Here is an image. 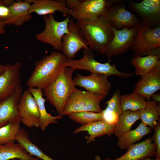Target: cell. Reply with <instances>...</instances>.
Wrapping results in <instances>:
<instances>
[{
	"mask_svg": "<svg viewBox=\"0 0 160 160\" xmlns=\"http://www.w3.org/2000/svg\"><path fill=\"white\" fill-rule=\"evenodd\" d=\"M68 60L63 53L55 51L36 61L34 70L27 82V86L28 88L44 89L66 67Z\"/></svg>",
	"mask_w": 160,
	"mask_h": 160,
	"instance_id": "cell-1",
	"label": "cell"
},
{
	"mask_svg": "<svg viewBox=\"0 0 160 160\" xmlns=\"http://www.w3.org/2000/svg\"><path fill=\"white\" fill-rule=\"evenodd\" d=\"M74 71L65 67L52 83L43 89L47 100L54 107L58 115L63 116L65 104L76 88L72 77Z\"/></svg>",
	"mask_w": 160,
	"mask_h": 160,
	"instance_id": "cell-2",
	"label": "cell"
},
{
	"mask_svg": "<svg viewBox=\"0 0 160 160\" xmlns=\"http://www.w3.org/2000/svg\"><path fill=\"white\" fill-rule=\"evenodd\" d=\"M89 49L105 54L107 47L112 39L111 27L99 18L87 21H77Z\"/></svg>",
	"mask_w": 160,
	"mask_h": 160,
	"instance_id": "cell-3",
	"label": "cell"
},
{
	"mask_svg": "<svg viewBox=\"0 0 160 160\" xmlns=\"http://www.w3.org/2000/svg\"><path fill=\"white\" fill-rule=\"evenodd\" d=\"M84 55L79 60L68 59L66 63V67L74 71L83 70L90 71L92 73L102 74L108 76L115 75L120 78H127L133 76L134 73L123 72L119 71L115 64L111 65L110 62L102 63L98 62L89 48L83 49Z\"/></svg>",
	"mask_w": 160,
	"mask_h": 160,
	"instance_id": "cell-4",
	"label": "cell"
},
{
	"mask_svg": "<svg viewBox=\"0 0 160 160\" xmlns=\"http://www.w3.org/2000/svg\"><path fill=\"white\" fill-rule=\"evenodd\" d=\"M129 49L133 51L134 56H160V27L141 24Z\"/></svg>",
	"mask_w": 160,
	"mask_h": 160,
	"instance_id": "cell-5",
	"label": "cell"
},
{
	"mask_svg": "<svg viewBox=\"0 0 160 160\" xmlns=\"http://www.w3.org/2000/svg\"><path fill=\"white\" fill-rule=\"evenodd\" d=\"M122 1L113 0L99 18L116 29H137L141 24L138 18L126 9L125 2Z\"/></svg>",
	"mask_w": 160,
	"mask_h": 160,
	"instance_id": "cell-6",
	"label": "cell"
},
{
	"mask_svg": "<svg viewBox=\"0 0 160 160\" xmlns=\"http://www.w3.org/2000/svg\"><path fill=\"white\" fill-rule=\"evenodd\" d=\"M105 96L75 88L65 105L63 116L71 113L90 111L102 113L100 103Z\"/></svg>",
	"mask_w": 160,
	"mask_h": 160,
	"instance_id": "cell-7",
	"label": "cell"
},
{
	"mask_svg": "<svg viewBox=\"0 0 160 160\" xmlns=\"http://www.w3.org/2000/svg\"><path fill=\"white\" fill-rule=\"evenodd\" d=\"M70 16L69 14L61 21L56 20L53 14L44 16L43 19L45 24V29L41 33L36 34V39L50 44L57 51H61L62 38L68 31Z\"/></svg>",
	"mask_w": 160,
	"mask_h": 160,
	"instance_id": "cell-8",
	"label": "cell"
},
{
	"mask_svg": "<svg viewBox=\"0 0 160 160\" xmlns=\"http://www.w3.org/2000/svg\"><path fill=\"white\" fill-rule=\"evenodd\" d=\"M113 0H64L70 10L69 14L77 21H87L99 18Z\"/></svg>",
	"mask_w": 160,
	"mask_h": 160,
	"instance_id": "cell-9",
	"label": "cell"
},
{
	"mask_svg": "<svg viewBox=\"0 0 160 160\" xmlns=\"http://www.w3.org/2000/svg\"><path fill=\"white\" fill-rule=\"evenodd\" d=\"M68 30L62 38L61 51L68 59H73L80 49L88 48V45L77 22L71 20Z\"/></svg>",
	"mask_w": 160,
	"mask_h": 160,
	"instance_id": "cell-10",
	"label": "cell"
},
{
	"mask_svg": "<svg viewBox=\"0 0 160 160\" xmlns=\"http://www.w3.org/2000/svg\"><path fill=\"white\" fill-rule=\"evenodd\" d=\"M111 28L113 36L107 47L105 53L109 62L113 57L124 54L129 49L137 29L124 28L118 30Z\"/></svg>",
	"mask_w": 160,
	"mask_h": 160,
	"instance_id": "cell-11",
	"label": "cell"
},
{
	"mask_svg": "<svg viewBox=\"0 0 160 160\" xmlns=\"http://www.w3.org/2000/svg\"><path fill=\"white\" fill-rule=\"evenodd\" d=\"M129 6V9L138 15L141 24L151 27L159 26L160 0H144L140 3L130 1Z\"/></svg>",
	"mask_w": 160,
	"mask_h": 160,
	"instance_id": "cell-12",
	"label": "cell"
},
{
	"mask_svg": "<svg viewBox=\"0 0 160 160\" xmlns=\"http://www.w3.org/2000/svg\"><path fill=\"white\" fill-rule=\"evenodd\" d=\"M18 108L21 122L29 128L39 127L40 114L34 98L27 89L23 92Z\"/></svg>",
	"mask_w": 160,
	"mask_h": 160,
	"instance_id": "cell-13",
	"label": "cell"
},
{
	"mask_svg": "<svg viewBox=\"0 0 160 160\" xmlns=\"http://www.w3.org/2000/svg\"><path fill=\"white\" fill-rule=\"evenodd\" d=\"M108 77L100 73H92L87 76L77 73L73 81L75 86L83 87L87 91L105 97L109 93L111 87Z\"/></svg>",
	"mask_w": 160,
	"mask_h": 160,
	"instance_id": "cell-14",
	"label": "cell"
},
{
	"mask_svg": "<svg viewBox=\"0 0 160 160\" xmlns=\"http://www.w3.org/2000/svg\"><path fill=\"white\" fill-rule=\"evenodd\" d=\"M23 93L19 85L12 95L0 100V128L10 122H21L18 105Z\"/></svg>",
	"mask_w": 160,
	"mask_h": 160,
	"instance_id": "cell-15",
	"label": "cell"
},
{
	"mask_svg": "<svg viewBox=\"0 0 160 160\" xmlns=\"http://www.w3.org/2000/svg\"><path fill=\"white\" fill-rule=\"evenodd\" d=\"M21 65L18 62L9 65L7 69L0 75V100L12 95L20 85Z\"/></svg>",
	"mask_w": 160,
	"mask_h": 160,
	"instance_id": "cell-16",
	"label": "cell"
},
{
	"mask_svg": "<svg viewBox=\"0 0 160 160\" xmlns=\"http://www.w3.org/2000/svg\"><path fill=\"white\" fill-rule=\"evenodd\" d=\"M160 89V65L141 76L135 85L133 92L150 100L152 95Z\"/></svg>",
	"mask_w": 160,
	"mask_h": 160,
	"instance_id": "cell-17",
	"label": "cell"
},
{
	"mask_svg": "<svg viewBox=\"0 0 160 160\" xmlns=\"http://www.w3.org/2000/svg\"><path fill=\"white\" fill-rule=\"evenodd\" d=\"M153 141L152 138L149 137L141 142L130 145L126 152L120 157L106 160H140L156 155V147Z\"/></svg>",
	"mask_w": 160,
	"mask_h": 160,
	"instance_id": "cell-18",
	"label": "cell"
},
{
	"mask_svg": "<svg viewBox=\"0 0 160 160\" xmlns=\"http://www.w3.org/2000/svg\"><path fill=\"white\" fill-rule=\"evenodd\" d=\"M30 4L29 13L34 12L39 15L45 16L53 14L56 11L62 13L66 17L70 10L66 6L63 0H26Z\"/></svg>",
	"mask_w": 160,
	"mask_h": 160,
	"instance_id": "cell-19",
	"label": "cell"
},
{
	"mask_svg": "<svg viewBox=\"0 0 160 160\" xmlns=\"http://www.w3.org/2000/svg\"><path fill=\"white\" fill-rule=\"evenodd\" d=\"M116 125L109 124L103 120L95 121L87 124L81 125L75 129V134L84 131L87 132L88 136H85L87 144L94 141L97 137L105 135L110 136L113 133Z\"/></svg>",
	"mask_w": 160,
	"mask_h": 160,
	"instance_id": "cell-20",
	"label": "cell"
},
{
	"mask_svg": "<svg viewBox=\"0 0 160 160\" xmlns=\"http://www.w3.org/2000/svg\"><path fill=\"white\" fill-rule=\"evenodd\" d=\"M31 4L26 0L15 1L9 7L10 13L4 22L5 25L20 26L31 19L32 16L29 13Z\"/></svg>",
	"mask_w": 160,
	"mask_h": 160,
	"instance_id": "cell-21",
	"label": "cell"
},
{
	"mask_svg": "<svg viewBox=\"0 0 160 160\" xmlns=\"http://www.w3.org/2000/svg\"><path fill=\"white\" fill-rule=\"evenodd\" d=\"M28 89L36 100L39 110L40 121L39 128L42 131L44 132L49 124H57L58 121L57 120L63 118V116L59 115L52 116L47 112L45 105L47 99L43 97V90L33 87H29Z\"/></svg>",
	"mask_w": 160,
	"mask_h": 160,
	"instance_id": "cell-22",
	"label": "cell"
},
{
	"mask_svg": "<svg viewBox=\"0 0 160 160\" xmlns=\"http://www.w3.org/2000/svg\"><path fill=\"white\" fill-rule=\"evenodd\" d=\"M18 159L20 160H39L31 155L17 143L0 145V160Z\"/></svg>",
	"mask_w": 160,
	"mask_h": 160,
	"instance_id": "cell-23",
	"label": "cell"
},
{
	"mask_svg": "<svg viewBox=\"0 0 160 160\" xmlns=\"http://www.w3.org/2000/svg\"><path fill=\"white\" fill-rule=\"evenodd\" d=\"M160 56L149 55L144 56L135 55L131 64L135 68V74L142 76L151 72L160 65Z\"/></svg>",
	"mask_w": 160,
	"mask_h": 160,
	"instance_id": "cell-24",
	"label": "cell"
},
{
	"mask_svg": "<svg viewBox=\"0 0 160 160\" xmlns=\"http://www.w3.org/2000/svg\"><path fill=\"white\" fill-rule=\"evenodd\" d=\"M151 131V128L141 122L135 129L130 130L118 137V145L121 150H127L130 145Z\"/></svg>",
	"mask_w": 160,
	"mask_h": 160,
	"instance_id": "cell-25",
	"label": "cell"
},
{
	"mask_svg": "<svg viewBox=\"0 0 160 160\" xmlns=\"http://www.w3.org/2000/svg\"><path fill=\"white\" fill-rule=\"evenodd\" d=\"M140 119L139 111L122 112L116 124L113 133L117 138L130 130L133 125Z\"/></svg>",
	"mask_w": 160,
	"mask_h": 160,
	"instance_id": "cell-26",
	"label": "cell"
},
{
	"mask_svg": "<svg viewBox=\"0 0 160 160\" xmlns=\"http://www.w3.org/2000/svg\"><path fill=\"white\" fill-rule=\"evenodd\" d=\"M16 141L21 145L31 155L43 160H54L43 152L30 140L28 133L23 128H21L17 135Z\"/></svg>",
	"mask_w": 160,
	"mask_h": 160,
	"instance_id": "cell-27",
	"label": "cell"
},
{
	"mask_svg": "<svg viewBox=\"0 0 160 160\" xmlns=\"http://www.w3.org/2000/svg\"><path fill=\"white\" fill-rule=\"evenodd\" d=\"M120 92L118 89L114 92L111 97L106 101L107 107L102 113L103 119L109 121H117L122 113L120 104Z\"/></svg>",
	"mask_w": 160,
	"mask_h": 160,
	"instance_id": "cell-28",
	"label": "cell"
},
{
	"mask_svg": "<svg viewBox=\"0 0 160 160\" xmlns=\"http://www.w3.org/2000/svg\"><path fill=\"white\" fill-rule=\"evenodd\" d=\"M147 102L146 107L139 111L140 119L141 122L146 126L153 129L159 120L160 106L158 103L153 100H147Z\"/></svg>",
	"mask_w": 160,
	"mask_h": 160,
	"instance_id": "cell-29",
	"label": "cell"
},
{
	"mask_svg": "<svg viewBox=\"0 0 160 160\" xmlns=\"http://www.w3.org/2000/svg\"><path fill=\"white\" fill-rule=\"evenodd\" d=\"M146 99L143 96L134 92L121 95L120 104L122 112L127 110L137 111L145 108L147 104Z\"/></svg>",
	"mask_w": 160,
	"mask_h": 160,
	"instance_id": "cell-30",
	"label": "cell"
},
{
	"mask_svg": "<svg viewBox=\"0 0 160 160\" xmlns=\"http://www.w3.org/2000/svg\"><path fill=\"white\" fill-rule=\"evenodd\" d=\"M20 123L10 122L0 128V145L15 143L21 128Z\"/></svg>",
	"mask_w": 160,
	"mask_h": 160,
	"instance_id": "cell-31",
	"label": "cell"
},
{
	"mask_svg": "<svg viewBox=\"0 0 160 160\" xmlns=\"http://www.w3.org/2000/svg\"><path fill=\"white\" fill-rule=\"evenodd\" d=\"M67 115L71 120L84 125L91 122L103 120L102 113H97L90 111H82L69 113Z\"/></svg>",
	"mask_w": 160,
	"mask_h": 160,
	"instance_id": "cell-32",
	"label": "cell"
},
{
	"mask_svg": "<svg viewBox=\"0 0 160 160\" xmlns=\"http://www.w3.org/2000/svg\"><path fill=\"white\" fill-rule=\"evenodd\" d=\"M154 132L152 139L156 147V159H160V124L158 122L153 128Z\"/></svg>",
	"mask_w": 160,
	"mask_h": 160,
	"instance_id": "cell-33",
	"label": "cell"
},
{
	"mask_svg": "<svg viewBox=\"0 0 160 160\" xmlns=\"http://www.w3.org/2000/svg\"><path fill=\"white\" fill-rule=\"evenodd\" d=\"M9 13V7L5 4L0 5V20L4 22L8 17Z\"/></svg>",
	"mask_w": 160,
	"mask_h": 160,
	"instance_id": "cell-34",
	"label": "cell"
},
{
	"mask_svg": "<svg viewBox=\"0 0 160 160\" xmlns=\"http://www.w3.org/2000/svg\"><path fill=\"white\" fill-rule=\"evenodd\" d=\"M5 25L4 22L0 20V35L5 32Z\"/></svg>",
	"mask_w": 160,
	"mask_h": 160,
	"instance_id": "cell-35",
	"label": "cell"
},
{
	"mask_svg": "<svg viewBox=\"0 0 160 160\" xmlns=\"http://www.w3.org/2000/svg\"><path fill=\"white\" fill-rule=\"evenodd\" d=\"M151 98H152L153 100L156 102L157 103L160 102V94H154L152 95Z\"/></svg>",
	"mask_w": 160,
	"mask_h": 160,
	"instance_id": "cell-36",
	"label": "cell"
},
{
	"mask_svg": "<svg viewBox=\"0 0 160 160\" xmlns=\"http://www.w3.org/2000/svg\"><path fill=\"white\" fill-rule=\"evenodd\" d=\"M3 1L5 4L8 7L12 5L15 2L13 0H4Z\"/></svg>",
	"mask_w": 160,
	"mask_h": 160,
	"instance_id": "cell-37",
	"label": "cell"
},
{
	"mask_svg": "<svg viewBox=\"0 0 160 160\" xmlns=\"http://www.w3.org/2000/svg\"><path fill=\"white\" fill-rule=\"evenodd\" d=\"M8 65H4L0 64V75L7 69Z\"/></svg>",
	"mask_w": 160,
	"mask_h": 160,
	"instance_id": "cell-38",
	"label": "cell"
},
{
	"mask_svg": "<svg viewBox=\"0 0 160 160\" xmlns=\"http://www.w3.org/2000/svg\"><path fill=\"white\" fill-rule=\"evenodd\" d=\"M140 160H160V159H151L148 157H145L144 158H143Z\"/></svg>",
	"mask_w": 160,
	"mask_h": 160,
	"instance_id": "cell-39",
	"label": "cell"
},
{
	"mask_svg": "<svg viewBox=\"0 0 160 160\" xmlns=\"http://www.w3.org/2000/svg\"><path fill=\"white\" fill-rule=\"evenodd\" d=\"M95 160H102L101 159L100 157L98 155L96 156L95 157Z\"/></svg>",
	"mask_w": 160,
	"mask_h": 160,
	"instance_id": "cell-40",
	"label": "cell"
},
{
	"mask_svg": "<svg viewBox=\"0 0 160 160\" xmlns=\"http://www.w3.org/2000/svg\"><path fill=\"white\" fill-rule=\"evenodd\" d=\"M5 4L3 0H0V5L1 4Z\"/></svg>",
	"mask_w": 160,
	"mask_h": 160,
	"instance_id": "cell-41",
	"label": "cell"
},
{
	"mask_svg": "<svg viewBox=\"0 0 160 160\" xmlns=\"http://www.w3.org/2000/svg\"><path fill=\"white\" fill-rule=\"evenodd\" d=\"M12 160H17L16 159H12Z\"/></svg>",
	"mask_w": 160,
	"mask_h": 160,
	"instance_id": "cell-42",
	"label": "cell"
}]
</instances>
